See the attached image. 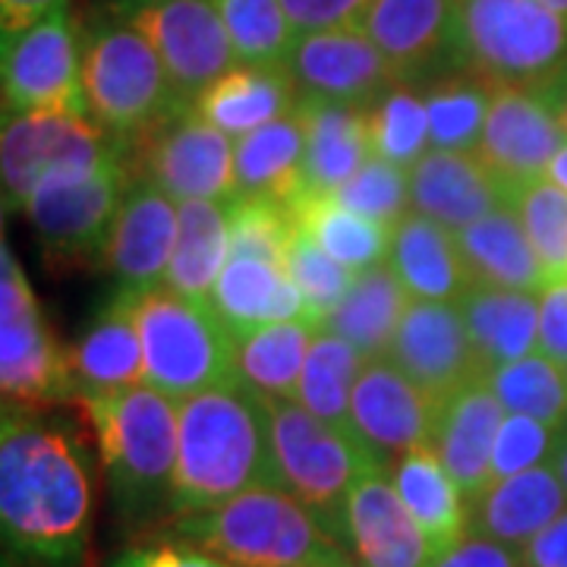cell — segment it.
Masks as SVG:
<instances>
[{
	"label": "cell",
	"mask_w": 567,
	"mask_h": 567,
	"mask_svg": "<svg viewBox=\"0 0 567 567\" xmlns=\"http://www.w3.org/2000/svg\"><path fill=\"white\" fill-rule=\"evenodd\" d=\"M0 82L3 114H89L80 29L70 7L17 35H3Z\"/></svg>",
	"instance_id": "13"
},
{
	"label": "cell",
	"mask_w": 567,
	"mask_h": 567,
	"mask_svg": "<svg viewBox=\"0 0 567 567\" xmlns=\"http://www.w3.org/2000/svg\"><path fill=\"white\" fill-rule=\"evenodd\" d=\"M401 82H416L454 48V0H372L360 22Z\"/></svg>",
	"instance_id": "23"
},
{
	"label": "cell",
	"mask_w": 567,
	"mask_h": 567,
	"mask_svg": "<svg viewBox=\"0 0 567 567\" xmlns=\"http://www.w3.org/2000/svg\"><path fill=\"white\" fill-rule=\"evenodd\" d=\"M281 486L309 507L338 543L347 546V495L353 483L382 470L379 454L312 416L297 398H265Z\"/></svg>",
	"instance_id": "7"
},
{
	"label": "cell",
	"mask_w": 567,
	"mask_h": 567,
	"mask_svg": "<svg viewBox=\"0 0 567 567\" xmlns=\"http://www.w3.org/2000/svg\"><path fill=\"white\" fill-rule=\"evenodd\" d=\"M237 61L252 66H281L293 44L281 0H215Z\"/></svg>",
	"instance_id": "42"
},
{
	"label": "cell",
	"mask_w": 567,
	"mask_h": 567,
	"mask_svg": "<svg viewBox=\"0 0 567 567\" xmlns=\"http://www.w3.org/2000/svg\"><path fill=\"white\" fill-rule=\"evenodd\" d=\"M89 420L111 502L130 524L171 514L181 413L177 401L148 382L73 401Z\"/></svg>",
	"instance_id": "3"
},
{
	"label": "cell",
	"mask_w": 567,
	"mask_h": 567,
	"mask_svg": "<svg viewBox=\"0 0 567 567\" xmlns=\"http://www.w3.org/2000/svg\"><path fill=\"white\" fill-rule=\"evenodd\" d=\"M365 117H369L372 155L404 171H410L432 148L425 99L410 82H398L394 89H388L379 102L365 107Z\"/></svg>",
	"instance_id": "41"
},
{
	"label": "cell",
	"mask_w": 567,
	"mask_h": 567,
	"mask_svg": "<svg viewBox=\"0 0 567 567\" xmlns=\"http://www.w3.org/2000/svg\"><path fill=\"white\" fill-rule=\"evenodd\" d=\"M133 181L123 155L85 177H48L25 203V218L51 268L95 262L104 256L111 227Z\"/></svg>",
	"instance_id": "11"
},
{
	"label": "cell",
	"mask_w": 567,
	"mask_h": 567,
	"mask_svg": "<svg viewBox=\"0 0 567 567\" xmlns=\"http://www.w3.org/2000/svg\"><path fill=\"white\" fill-rule=\"evenodd\" d=\"M372 0H281L293 35L360 25Z\"/></svg>",
	"instance_id": "49"
},
{
	"label": "cell",
	"mask_w": 567,
	"mask_h": 567,
	"mask_svg": "<svg viewBox=\"0 0 567 567\" xmlns=\"http://www.w3.org/2000/svg\"><path fill=\"white\" fill-rule=\"evenodd\" d=\"M297 224L322 246L331 259L353 271L388 262L391 252V227L357 215L334 196H306L290 208Z\"/></svg>",
	"instance_id": "38"
},
{
	"label": "cell",
	"mask_w": 567,
	"mask_h": 567,
	"mask_svg": "<svg viewBox=\"0 0 567 567\" xmlns=\"http://www.w3.org/2000/svg\"><path fill=\"white\" fill-rule=\"evenodd\" d=\"M429 567H524V558L517 548L502 546V543L476 536V533H466L461 543L439 551Z\"/></svg>",
	"instance_id": "51"
},
{
	"label": "cell",
	"mask_w": 567,
	"mask_h": 567,
	"mask_svg": "<svg viewBox=\"0 0 567 567\" xmlns=\"http://www.w3.org/2000/svg\"><path fill=\"white\" fill-rule=\"evenodd\" d=\"M82 92L92 121L136 140L183 102L158 51L133 25H104L82 44Z\"/></svg>",
	"instance_id": "8"
},
{
	"label": "cell",
	"mask_w": 567,
	"mask_h": 567,
	"mask_svg": "<svg viewBox=\"0 0 567 567\" xmlns=\"http://www.w3.org/2000/svg\"><path fill=\"white\" fill-rule=\"evenodd\" d=\"M495 85L480 80L476 73L461 70L454 76L432 82L425 92L429 111V142L442 152H476L486 130Z\"/></svg>",
	"instance_id": "39"
},
{
	"label": "cell",
	"mask_w": 567,
	"mask_h": 567,
	"mask_svg": "<svg viewBox=\"0 0 567 567\" xmlns=\"http://www.w3.org/2000/svg\"><path fill=\"white\" fill-rule=\"evenodd\" d=\"M567 142L551 104L529 89L495 85L486 130L476 145V158L505 186V193L546 177L551 158Z\"/></svg>",
	"instance_id": "17"
},
{
	"label": "cell",
	"mask_w": 567,
	"mask_h": 567,
	"mask_svg": "<svg viewBox=\"0 0 567 567\" xmlns=\"http://www.w3.org/2000/svg\"><path fill=\"white\" fill-rule=\"evenodd\" d=\"M546 177L551 183H558L561 189L567 193V142L561 145V152L551 158V164H548V171H546Z\"/></svg>",
	"instance_id": "55"
},
{
	"label": "cell",
	"mask_w": 567,
	"mask_h": 567,
	"mask_svg": "<svg viewBox=\"0 0 567 567\" xmlns=\"http://www.w3.org/2000/svg\"><path fill=\"white\" fill-rule=\"evenodd\" d=\"M457 306L486 375L539 350V293L470 284Z\"/></svg>",
	"instance_id": "29"
},
{
	"label": "cell",
	"mask_w": 567,
	"mask_h": 567,
	"mask_svg": "<svg viewBox=\"0 0 567 567\" xmlns=\"http://www.w3.org/2000/svg\"><path fill=\"white\" fill-rule=\"evenodd\" d=\"M117 155H123V142L80 114H3V203L25 208L48 177H85Z\"/></svg>",
	"instance_id": "10"
},
{
	"label": "cell",
	"mask_w": 567,
	"mask_h": 567,
	"mask_svg": "<svg viewBox=\"0 0 567 567\" xmlns=\"http://www.w3.org/2000/svg\"><path fill=\"white\" fill-rule=\"evenodd\" d=\"M212 306L230 328V334L249 331L259 324L293 322L303 319V293L284 265L259 256H230L221 278L215 284Z\"/></svg>",
	"instance_id": "31"
},
{
	"label": "cell",
	"mask_w": 567,
	"mask_h": 567,
	"mask_svg": "<svg viewBox=\"0 0 567 567\" xmlns=\"http://www.w3.org/2000/svg\"><path fill=\"white\" fill-rule=\"evenodd\" d=\"M297 114L306 130L303 199L306 196H334L372 158L365 107L303 95L297 102Z\"/></svg>",
	"instance_id": "24"
},
{
	"label": "cell",
	"mask_w": 567,
	"mask_h": 567,
	"mask_svg": "<svg viewBox=\"0 0 567 567\" xmlns=\"http://www.w3.org/2000/svg\"><path fill=\"white\" fill-rule=\"evenodd\" d=\"M385 360L439 404L486 375L457 303L410 300Z\"/></svg>",
	"instance_id": "15"
},
{
	"label": "cell",
	"mask_w": 567,
	"mask_h": 567,
	"mask_svg": "<svg viewBox=\"0 0 567 567\" xmlns=\"http://www.w3.org/2000/svg\"><path fill=\"white\" fill-rule=\"evenodd\" d=\"M293 89L297 82L290 76L287 63L281 66L237 63L221 80L212 82L193 104L199 107L205 121L215 123L227 136L240 140L265 123L290 114L297 107Z\"/></svg>",
	"instance_id": "33"
},
{
	"label": "cell",
	"mask_w": 567,
	"mask_h": 567,
	"mask_svg": "<svg viewBox=\"0 0 567 567\" xmlns=\"http://www.w3.org/2000/svg\"><path fill=\"white\" fill-rule=\"evenodd\" d=\"M505 413L533 416L555 429H567V372L546 353H529L498 365L486 375Z\"/></svg>",
	"instance_id": "40"
},
{
	"label": "cell",
	"mask_w": 567,
	"mask_h": 567,
	"mask_svg": "<svg viewBox=\"0 0 567 567\" xmlns=\"http://www.w3.org/2000/svg\"><path fill=\"white\" fill-rule=\"evenodd\" d=\"M306 130L297 107L234 142L237 196L271 199L287 208L303 199ZM234 196V199H237Z\"/></svg>",
	"instance_id": "28"
},
{
	"label": "cell",
	"mask_w": 567,
	"mask_h": 567,
	"mask_svg": "<svg viewBox=\"0 0 567 567\" xmlns=\"http://www.w3.org/2000/svg\"><path fill=\"white\" fill-rule=\"evenodd\" d=\"M284 63L303 95L360 107H372L388 89L401 82L385 54L360 25L293 35Z\"/></svg>",
	"instance_id": "16"
},
{
	"label": "cell",
	"mask_w": 567,
	"mask_h": 567,
	"mask_svg": "<svg viewBox=\"0 0 567 567\" xmlns=\"http://www.w3.org/2000/svg\"><path fill=\"white\" fill-rule=\"evenodd\" d=\"M539 353L567 372V278L546 281L539 290Z\"/></svg>",
	"instance_id": "50"
},
{
	"label": "cell",
	"mask_w": 567,
	"mask_h": 567,
	"mask_svg": "<svg viewBox=\"0 0 567 567\" xmlns=\"http://www.w3.org/2000/svg\"><path fill=\"white\" fill-rule=\"evenodd\" d=\"M104 567H230L218 555L193 546L186 539H148L126 546Z\"/></svg>",
	"instance_id": "48"
},
{
	"label": "cell",
	"mask_w": 567,
	"mask_h": 567,
	"mask_svg": "<svg viewBox=\"0 0 567 567\" xmlns=\"http://www.w3.org/2000/svg\"><path fill=\"white\" fill-rule=\"evenodd\" d=\"M347 546L363 567H429L439 555L382 470L363 473L347 495Z\"/></svg>",
	"instance_id": "20"
},
{
	"label": "cell",
	"mask_w": 567,
	"mask_h": 567,
	"mask_svg": "<svg viewBox=\"0 0 567 567\" xmlns=\"http://www.w3.org/2000/svg\"><path fill=\"white\" fill-rule=\"evenodd\" d=\"M561 432L565 429H555L543 420L507 413L498 429L495 447H492V483L527 473L533 466L551 464Z\"/></svg>",
	"instance_id": "47"
},
{
	"label": "cell",
	"mask_w": 567,
	"mask_h": 567,
	"mask_svg": "<svg viewBox=\"0 0 567 567\" xmlns=\"http://www.w3.org/2000/svg\"><path fill=\"white\" fill-rule=\"evenodd\" d=\"M539 95L551 104L555 117H558V123L565 126V133H567V73L558 82H551L546 92H539Z\"/></svg>",
	"instance_id": "54"
},
{
	"label": "cell",
	"mask_w": 567,
	"mask_h": 567,
	"mask_svg": "<svg viewBox=\"0 0 567 567\" xmlns=\"http://www.w3.org/2000/svg\"><path fill=\"white\" fill-rule=\"evenodd\" d=\"M334 199L357 215L394 227L410 212V171L372 155L369 162L334 193Z\"/></svg>",
	"instance_id": "46"
},
{
	"label": "cell",
	"mask_w": 567,
	"mask_h": 567,
	"mask_svg": "<svg viewBox=\"0 0 567 567\" xmlns=\"http://www.w3.org/2000/svg\"><path fill=\"white\" fill-rule=\"evenodd\" d=\"M181 205L152 181L133 174L123 193L102 265L121 281L123 290H152L164 284L177 246Z\"/></svg>",
	"instance_id": "18"
},
{
	"label": "cell",
	"mask_w": 567,
	"mask_h": 567,
	"mask_svg": "<svg viewBox=\"0 0 567 567\" xmlns=\"http://www.w3.org/2000/svg\"><path fill=\"white\" fill-rule=\"evenodd\" d=\"M63 7H70V0H0V32L17 35Z\"/></svg>",
	"instance_id": "53"
},
{
	"label": "cell",
	"mask_w": 567,
	"mask_h": 567,
	"mask_svg": "<svg viewBox=\"0 0 567 567\" xmlns=\"http://www.w3.org/2000/svg\"><path fill=\"white\" fill-rule=\"evenodd\" d=\"M551 466H555V473H558V480L565 483L567 488V429L561 432V439H558V447H555V457H551Z\"/></svg>",
	"instance_id": "56"
},
{
	"label": "cell",
	"mask_w": 567,
	"mask_h": 567,
	"mask_svg": "<svg viewBox=\"0 0 567 567\" xmlns=\"http://www.w3.org/2000/svg\"><path fill=\"white\" fill-rule=\"evenodd\" d=\"M505 416V406L495 398L486 375L439 404L429 445L461 486L466 505H473L492 486V447Z\"/></svg>",
	"instance_id": "21"
},
{
	"label": "cell",
	"mask_w": 567,
	"mask_h": 567,
	"mask_svg": "<svg viewBox=\"0 0 567 567\" xmlns=\"http://www.w3.org/2000/svg\"><path fill=\"white\" fill-rule=\"evenodd\" d=\"M133 293L136 290L121 287V293L107 303L92 328L76 344L66 347L76 398L145 382V357H142L140 328L133 319Z\"/></svg>",
	"instance_id": "27"
},
{
	"label": "cell",
	"mask_w": 567,
	"mask_h": 567,
	"mask_svg": "<svg viewBox=\"0 0 567 567\" xmlns=\"http://www.w3.org/2000/svg\"><path fill=\"white\" fill-rule=\"evenodd\" d=\"M548 10H555V13H561V17H567V0H543Z\"/></svg>",
	"instance_id": "57"
},
{
	"label": "cell",
	"mask_w": 567,
	"mask_h": 567,
	"mask_svg": "<svg viewBox=\"0 0 567 567\" xmlns=\"http://www.w3.org/2000/svg\"><path fill=\"white\" fill-rule=\"evenodd\" d=\"M140 177L152 181L174 203L237 196L234 174V136L199 114L189 102L171 111L133 140Z\"/></svg>",
	"instance_id": "12"
},
{
	"label": "cell",
	"mask_w": 567,
	"mask_h": 567,
	"mask_svg": "<svg viewBox=\"0 0 567 567\" xmlns=\"http://www.w3.org/2000/svg\"><path fill=\"white\" fill-rule=\"evenodd\" d=\"M297 234L293 212L271 199H230V256H259L287 265V252Z\"/></svg>",
	"instance_id": "45"
},
{
	"label": "cell",
	"mask_w": 567,
	"mask_h": 567,
	"mask_svg": "<svg viewBox=\"0 0 567 567\" xmlns=\"http://www.w3.org/2000/svg\"><path fill=\"white\" fill-rule=\"evenodd\" d=\"M410 293L388 262L357 271L344 300L328 316L324 331L344 338L357 353L369 360H385L398 324L404 319Z\"/></svg>",
	"instance_id": "34"
},
{
	"label": "cell",
	"mask_w": 567,
	"mask_h": 567,
	"mask_svg": "<svg viewBox=\"0 0 567 567\" xmlns=\"http://www.w3.org/2000/svg\"><path fill=\"white\" fill-rule=\"evenodd\" d=\"M505 203V186L488 174L473 152L429 148L410 167V208L447 230L480 221Z\"/></svg>",
	"instance_id": "22"
},
{
	"label": "cell",
	"mask_w": 567,
	"mask_h": 567,
	"mask_svg": "<svg viewBox=\"0 0 567 567\" xmlns=\"http://www.w3.org/2000/svg\"><path fill=\"white\" fill-rule=\"evenodd\" d=\"M316 328L303 319L234 334V379L259 398H297Z\"/></svg>",
	"instance_id": "36"
},
{
	"label": "cell",
	"mask_w": 567,
	"mask_h": 567,
	"mask_svg": "<svg viewBox=\"0 0 567 567\" xmlns=\"http://www.w3.org/2000/svg\"><path fill=\"white\" fill-rule=\"evenodd\" d=\"M48 410L3 406V546L29 565L80 567L95 511L92 461L80 429Z\"/></svg>",
	"instance_id": "1"
},
{
	"label": "cell",
	"mask_w": 567,
	"mask_h": 567,
	"mask_svg": "<svg viewBox=\"0 0 567 567\" xmlns=\"http://www.w3.org/2000/svg\"><path fill=\"white\" fill-rule=\"evenodd\" d=\"M391 483L435 551H445L470 533V505L464 492L432 445H416L394 457Z\"/></svg>",
	"instance_id": "32"
},
{
	"label": "cell",
	"mask_w": 567,
	"mask_h": 567,
	"mask_svg": "<svg viewBox=\"0 0 567 567\" xmlns=\"http://www.w3.org/2000/svg\"><path fill=\"white\" fill-rule=\"evenodd\" d=\"M439 401L391 360H369L353 385V423L363 442L385 464L404 451L432 442Z\"/></svg>",
	"instance_id": "19"
},
{
	"label": "cell",
	"mask_w": 567,
	"mask_h": 567,
	"mask_svg": "<svg viewBox=\"0 0 567 567\" xmlns=\"http://www.w3.org/2000/svg\"><path fill=\"white\" fill-rule=\"evenodd\" d=\"M174 536L230 567H357L287 488H249L218 507L181 514Z\"/></svg>",
	"instance_id": "4"
},
{
	"label": "cell",
	"mask_w": 567,
	"mask_h": 567,
	"mask_svg": "<svg viewBox=\"0 0 567 567\" xmlns=\"http://www.w3.org/2000/svg\"><path fill=\"white\" fill-rule=\"evenodd\" d=\"M388 265L401 278L410 300L457 303L466 287L473 284L461 259L454 230L413 208L391 227Z\"/></svg>",
	"instance_id": "26"
},
{
	"label": "cell",
	"mask_w": 567,
	"mask_h": 567,
	"mask_svg": "<svg viewBox=\"0 0 567 567\" xmlns=\"http://www.w3.org/2000/svg\"><path fill=\"white\" fill-rule=\"evenodd\" d=\"M524 567H567V511L520 548Z\"/></svg>",
	"instance_id": "52"
},
{
	"label": "cell",
	"mask_w": 567,
	"mask_h": 567,
	"mask_svg": "<svg viewBox=\"0 0 567 567\" xmlns=\"http://www.w3.org/2000/svg\"><path fill=\"white\" fill-rule=\"evenodd\" d=\"M567 511V488L555 466H533L527 473L495 480L470 505V533L520 548Z\"/></svg>",
	"instance_id": "25"
},
{
	"label": "cell",
	"mask_w": 567,
	"mask_h": 567,
	"mask_svg": "<svg viewBox=\"0 0 567 567\" xmlns=\"http://www.w3.org/2000/svg\"><path fill=\"white\" fill-rule=\"evenodd\" d=\"M0 391L3 406L73 404L70 350L48 324L13 249H0Z\"/></svg>",
	"instance_id": "9"
},
{
	"label": "cell",
	"mask_w": 567,
	"mask_h": 567,
	"mask_svg": "<svg viewBox=\"0 0 567 567\" xmlns=\"http://www.w3.org/2000/svg\"><path fill=\"white\" fill-rule=\"evenodd\" d=\"M454 237L473 284L533 293L546 287V271L529 244L527 227L511 203L498 205L486 218L454 230Z\"/></svg>",
	"instance_id": "30"
},
{
	"label": "cell",
	"mask_w": 567,
	"mask_h": 567,
	"mask_svg": "<svg viewBox=\"0 0 567 567\" xmlns=\"http://www.w3.org/2000/svg\"><path fill=\"white\" fill-rule=\"evenodd\" d=\"M145 382L183 401L234 379V334L205 300L174 293L167 284L133 293Z\"/></svg>",
	"instance_id": "6"
},
{
	"label": "cell",
	"mask_w": 567,
	"mask_h": 567,
	"mask_svg": "<svg viewBox=\"0 0 567 567\" xmlns=\"http://www.w3.org/2000/svg\"><path fill=\"white\" fill-rule=\"evenodd\" d=\"M181 439L171 514L218 507L249 488H284L265 398L237 379L177 401Z\"/></svg>",
	"instance_id": "2"
},
{
	"label": "cell",
	"mask_w": 567,
	"mask_h": 567,
	"mask_svg": "<svg viewBox=\"0 0 567 567\" xmlns=\"http://www.w3.org/2000/svg\"><path fill=\"white\" fill-rule=\"evenodd\" d=\"M507 203L517 208L520 221L527 227V237L539 265L546 271V281L567 278V193L548 177L529 181L507 193Z\"/></svg>",
	"instance_id": "43"
},
{
	"label": "cell",
	"mask_w": 567,
	"mask_h": 567,
	"mask_svg": "<svg viewBox=\"0 0 567 567\" xmlns=\"http://www.w3.org/2000/svg\"><path fill=\"white\" fill-rule=\"evenodd\" d=\"M123 20L158 51L183 102L240 63L215 0H133Z\"/></svg>",
	"instance_id": "14"
},
{
	"label": "cell",
	"mask_w": 567,
	"mask_h": 567,
	"mask_svg": "<svg viewBox=\"0 0 567 567\" xmlns=\"http://www.w3.org/2000/svg\"><path fill=\"white\" fill-rule=\"evenodd\" d=\"M451 58L492 85L546 92L567 73V17L543 0H454Z\"/></svg>",
	"instance_id": "5"
},
{
	"label": "cell",
	"mask_w": 567,
	"mask_h": 567,
	"mask_svg": "<svg viewBox=\"0 0 567 567\" xmlns=\"http://www.w3.org/2000/svg\"><path fill=\"white\" fill-rule=\"evenodd\" d=\"M284 268L293 278L297 290L303 293V322L312 324L316 331H322L328 316L334 312V306L344 300V293L350 290L357 271L341 265L338 259H331L300 224H297V234H293V244H290Z\"/></svg>",
	"instance_id": "44"
},
{
	"label": "cell",
	"mask_w": 567,
	"mask_h": 567,
	"mask_svg": "<svg viewBox=\"0 0 567 567\" xmlns=\"http://www.w3.org/2000/svg\"><path fill=\"white\" fill-rule=\"evenodd\" d=\"M177 205L181 227L164 284L181 297L212 303L215 284L230 259V203L189 199Z\"/></svg>",
	"instance_id": "35"
},
{
	"label": "cell",
	"mask_w": 567,
	"mask_h": 567,
	"mask_svg": "<svg viewBox=\"0 0 567 567\" xmlns=\"http://www.w3.org/2000/svg\"><path fill=\"white\" fill-rule=\"evenodd\" d=\"M363 363L365 360L357 353V347H350L344 338L322 328L312 338L300 388H297V401L312 416H319L322 423L338 429L353 442H363V435L357 432V423H353V385H357Z\"/></svg>",
	"instance_id": "37"
}]
</instances>
